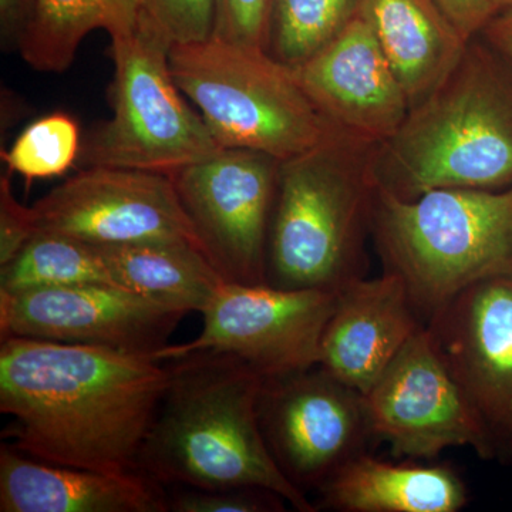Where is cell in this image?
<instances>
[{"instance_id":"1","label":"cell","mask_w":512,"mask_h":512,"mask_svg":"<svg viewBox=\"0 0 512 512\" xmlns=\"http://www.w3.org/2000/svg\"><path fill=\"white\" fill-rule=\"evenodd\" d=\"M170 369L137 353L6 338L0 343L3 437L46 463L101 473H136Z\"/></svg>"},{"instance_id":"2","label":"cell","mask_w":512,"mask_h":512,"mask_svg":"<svg viewBox=\"0 0 512 512\" xmlns=\"http://www.w3.org/2000/svg\"><path fill=\"white\" fill-rule=\"evenodd\" d=\"M164 362L170 382L141 450V473L167 488H265L295 510L318 511L266 447L258 414L261 373L211 350Z\"/></svg>"},{"instance_id":"3","label":"cell","mask_w":512,"mask_h":512,"mask_svg":"<svg viewBox=\"0 0 512 512\" xmlns=\"http://www.w3.org/2000/svg\"><path fill=\"white\" fill-rule=\"evenodd\" d=\"M379 190L413 200L436 188L512 187V64L481 35L376 150Z\"/></svg>"},{"instance_id":"4","label":"cell","mask_w":512,"mask_h":512,"mask_svg":"<svg viewBox=\"0 0 512 512\" xmlns=\"http://www.w3.org/2000/svg\"><path fill=\"white\" fill-rule=\"evenodd\" d=\"M377 144L335 134L282 161L268 249L266 285L339 292L366 272L379 185Z\"/></svg>"},{"instance_id":"5","label":"cell","mask_w":512,"mask_h":512,"mask_svg":"<svg viewBox=\"0 0 512 512\" xmlns=\"http://www.w3.org/2000/svg\"><path fill=\"white\" fill-rule=\"evenodd\" d=\"M372 237L426 323L468 286L512 274V187L436 188L413 200L379 190Z\"/></svg>"},{"instance_id":"6","label":"cell","mask_w":512,"mask_h":512,"mask_svg":"<svg viewBox=\"0 0 512 512\" xmlns=\"http://www.w3.org/2000/svg\"><path fill=\"white\" fill-rule=\"evenodd\" d=\"M170 64L175 83L221 148L262 151L285 161L339 133L292 67L264 49L211 36L173 43Z\"/></svg>"},{"instance_id":"7","label":"cell","mask_w":512,"mask_h":512,"mask_svg":"<svg viewBox=\"0 0 512 512\" xmlns=\"http://www.w3.org/2000/svg\"><path fill=\"white\" fill-rule=\"evenodd\" d=\"M171 45L146 9L130 35L111 40L113 116L83 138L77 170L114 167L170 175L222 150L175 83Z\"/></svg>"},{"instance_id":"8","label":"cell","mask_w":512,"mask_h":512,"mask_svg":"<svg viewBox=\"0 0 512 512\" xmlns=\"http://www.w3.org/2000/svg\"><path fill=\"white\" fill-rule=\"evenodd\" d=\"M281 160L222 148L170 174L198 245L225 282L266 284V249Z\"/></svg>"},{"instance_id":"9","label":"cell","mask_w":512,"mask_h":512,"mask_svg":"<svg viewBox=\"0 0 512 512\" xmlns=\"http://www.w3.org/2000/svg\"><path fill=\"white\" fill-rule=\"evenodd\" d=\"M258 414L276 466L305 494L318 491L373 439L365 396L319 365L265 377Z\"/></svg>"},{"instance_id":"10","label":"cell","mask_w":512,"mask_h":512,"mask_svg":"<svg viewBox=\"0 0 512 512\" xmlns=\"http://www.w3.org/2000/svg\"><path fill=\"white\" fill-rule=\"evenodd\" d=\"M336 298L338 292L225 282L201 312L200 335L168 345L156 359L211 350L237 357L264 377L309 369L318 365L320 339Z\"/></svg>"},{"instance_id":"11","label":"cell","mask_w":512,"mask_h":512,"mask_svg":"<svg viewBox=\"0 0 512 512\" xmlns=\"http://www.w3.org/2000/svg\"><path fill=\"white\" fill-rule=\"evenodd\" d=\"M476 414L490 460H512V274L468 286L424 323Z\"/></svg>"},{"instance_id":"12","label":"cell","mask_w":512,"mask_h":512,"mask_svg":"<svg viewBox=\"0 0 512 512\" xmlns=\"http://www.w3.org/2000/svg\"><path fill=\"white\" fill-rule=\"evenodd\" d=\"M37 232L97 245L188 239L198 245L170 175L87 167L32 205ZM200 247V245H198Z\"/></svg>"},{"instance_id":"13","label":"cell","mask_w":512,"mask_h":512,"mask_svg":"<svg viewBox=\"0 0 512 512\" xmlns=\"http://www.w3.org/2000/svg\"><path fill=\"white\" fill-rule=\"evenodd\" d=\"M365 396L373 439L393 456L434 458L451 447H471L490 460L476 414L437 352L426 325L394 357Z\"/></svg>"},{"instance_id":"14","label":"cell","mask_w":512,"mask_h":512,"mask_svg":"<svg viewBox=\"0 0 512 512\" xmlns=\"http://www.w3.org/2000/svg\"><path fill=\"white\" fill-rule=\"evenodd\" d=\"M187 315L116 285L0 291V339L52 340L156 357Z\"/></svg>"},{"instance_id":"15","label":"cell","mask_w":512,"mask_h":512,"mask_svg":"<svg viewBox=\"0 0 512 512\" xmlns=\"http://www.w3.org/2000/svg\"><path fill=\"white\" fill-rule=\"evenodd\" d=\"M293 72L320 114L345 136L379 146L409 113L402 84L360 13Z\"/></svg>"},{"instance_id":"16","label":"cell","mask_w":512,"mask_h":512,"mask_svg":"<svg viewBox=\"0 0 512 512\" xmlns=\"http://www.w3.org/2000/svg\"><path fill=\"white\" fill-rule=\"evenodd\" d=\"M424 322L399 276L355 279L338 292L320 339L318 365L362 394Z\"/></svg>"},{"instance_id":"17","label":"cell","mask_w":512,"mask_h":512,"mask_svg":"<svg viewBox=\"0 0 512 512\" xmlns=\"http://www.w3.org/2000/svg\"><path fill=\"white\" fill-rule=\"evenodd\" d=\"M0 512H170V493L141 471L59 466L2 443Z\"/></svg>"},{"instance_id":"18","label":"cell","mask_w":512,"mask_h":512,"mask_svg":"<svg viewBox=\"0 0 512 512\" xmlns=\"http://www.w3.org/2000/svg\"><path fill=\"white\" fill-rule=\"evenodd\" d=\"M319 507L339 512H457L466 484L443 464L389 463L357 454L318 490Z\"/></svg>"},{"instance_id":"19","label":"cell","mask_w":512,"mask_h":512,"mask_svg":"<svg viewBox=\"0 0 512 512\" xmlns=\"http://www.w3.org/2000/svg\"><path fill=\"white\" fill-rule=\"evenodd\" d=\"M359 13L375 32L410 109L446 79L466 49L468 40L434 0H362Z\"/></svg>"},{"instance_id":"20","label":"cell","mask_w":512,"mask_h":512,"mask_svg":"<svg viewBox=\"0 0 512 512\" xmlns=\"http://www.w3.org/2000/svg\"><path fill=\"white\" fill-rule=\"evenodd\" d=\"M99 249L114 284L177 311L201 313L225 284L201 248L188 239Z\"/></svg>"},{"instance_id":"21","label":"cell","mask_w":512,"mask_h":512,"mask_svg":"<svg viewBox=\"0 0 512 512\" xmlns=\"http://www.w3.org/2000/svg\"><path fill=\"white\" fill-rule=\"evenodd\" d=\"M143 10L144 0H39L19 55L37 72H66L90 33L104 30L111 40L126 37Z\"/></svg>"},{"instance_id":"22","label":"cell","mask_w":512,"mask_h":512,"mask_svg":"<svg viewBox=\"0 0 512 512\" xmlns=\"http://www.w3.org/2000/svg\"><path fill=\"white\" fill-rule=\"evenodd\" d=\"M76 285L116 284L99 247L67 235L37 232L12 261L0 266V291Z\"/></svg>"},{"instance_id":"23","label":"cell","mask_w":512,"mask_h":512,"mask_svg":"<svg viewBox=\"0 0 512 512\" xmlns=\"http://www.w3.org/2000/svg\"><path fill=\"white\" fill-rule=\"evenodd\" d=\"M362 0H274L266 52L301 66L359 15Z\"/></svg>"},{"instance_id":"24","label":"cell","mask_w":512,"mask_h":512,"mask_svg":"<svg viewBox=\"0 0 512 512\" xmlns=\"http://www.w3.org/2000/svg\"><path fill=\"white\" fill-rule=\"evenodd\" d=\"M83 138L76 119L57 111L29 124L8 151H2L8 173L19 174L26 187L33 181L62 177L77 167Z\"/></svg>"},{"instance_id":"25","label":"cell","mask_w":512,"mask_h":512,"mask_svg":"<svg viewBox=\"0 0 512 512\" xmlns=\"http://www.w3.org/2000/svg\"><path fill=\"white\" fill-rule=\"evenodd\" d=\"M171 512H279L285 511L282 495L265 488L241 487L225 490L173 487Z\"/></svg>"},{"instance_id":"26","label":"cell","mask_w":512,"mask_h":512,"mask_svg":"<svg viewBox=\"0 0 512 512\" xmlns=\"http://www.w3.org/2000/svg\"><path fill=\"white\" fill-rule=\"evenodd\" d=\"M214 3L212 36L266 50L274 0H214Z\"/></svg>"},{"instance_id":"27","label":"cell","mask_w":512,"mask_h":512,"mask_svg":"<svg viewBox=\"0 0 512 512\" xmlns=\"http://www.w3.org/2000/svg\"><path fill=\"white\" fill-rule=\"evenodd\" d=\"M144 9L173 43L200 42L214 35V0H144Z\"/></svg>"},{"instance_id":"28","label":"cell","mask_w":512,"mask_h":512,"mask_svg":"<svg viewBox=\"0 0 512 512\" xmlns=\"http://www.w3.org/2000/svg\"><path fill=\"white\" fill-rule=\"evenodd\" d=\"M10 175L0 177V266L12 261L36 235L32 207L16 200Z\"/></svg>"},{"instance_id":"29","label":"cell","mask_w":512,"mask_h":512,"mask_svg":"<svg viewBox=\"0 0 512 512\" xmlns=\"http://www.w3.org/2000/svg\"><path fill=\"white\" fill-rule=\"evenodd\" d=\"M464 39L480 35L495 18L494 0H434Z\"/></svg>"},{"instance_id":"30","label":"cell","mask_w":512,"mask_h":512,"mask_svg":"<svg viewBox=\"0 0 512 512\" xmlns=\"http://www.w3.org/2000/svg\"><path fill=\"white\" fill-rule=\"evenodd\" d=\"M39 0H0V43L3 52L18 50L36 15Z\"/></svg>"},{"instance_id":"31","label":"cell","mask_w":512,"mask_h":512,"mask_svg":"<svg viewBox=\"0 0 512 512\" xmlns=\"http://www.w3.org/2000/svg\"><path fill=\"white\" fill-rule=\"evenodd\" d=\"M480 35L512 64V9L498 13Z\"/></svg>"},{"instance_id":"32","label":"cell","mask_w":512,"mask_h":512,"mask_svg":"<svg viewBox=\"0 0 512 512\" xmlns=\"http://www.w3.org/2000/svg\"><path fill=\"white\" fill-rule=\"evenodd\" d=\"M495 12L503 13L505 10L512 9V0H494ZM495 15V16H497Z\"/></svg>"}]
</instances>
